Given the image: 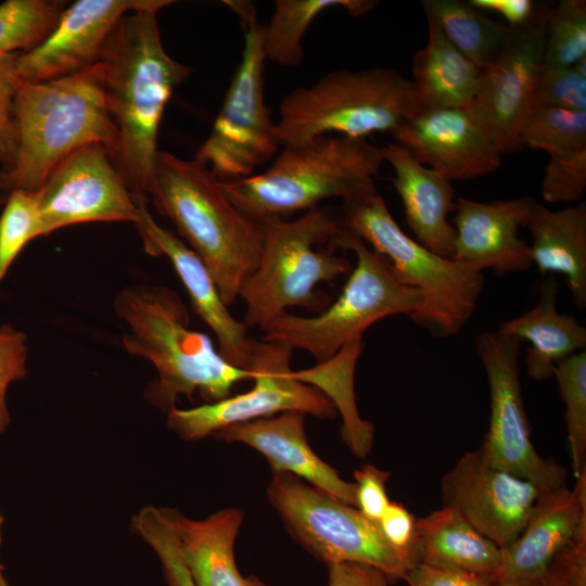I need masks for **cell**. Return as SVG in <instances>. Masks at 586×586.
Here are the masks:
<instances>
[{
	"label": "cell",
	"instance_id": "6da1fadb",
	"mask_svg": "<svg viewBox=\"0 0 586 586\" xmlns=\"http://www.w3.org/2000/svg\"><path fill=\"white\" fill-rule=\"evenodd\" d=\"M156 14L136 11L122 17L100 60L106 107L120 139L117 167L133 196L145 199L165 107L174 90L191 75L188 65L166 52Z\"/></svg>",
	"mask_w": 586,
	"mask_h": 586
},
{
	"label": "cell",
	"instance_id": "7a4b0ae2",
	"mask_svg": "<svg viewBox=\"0 0 586 586\" xmlns=\"http://www.w3.org/2000/svg\"><path fill=\"white\" fill-rule=\"evenodd\" d=\"M117 317L127 326L125 349L150 361L157 378L144 397L166 413L179 396L198 392L207 403L229 396L251 371L230 365L202 332L190 328L189 310L181 297L164 285L131 284L114 300Z\"/></svg>",
	"mask_w": 586,
	"mask_h": 586
},
{
	"label": "cell",
	"instance_id": "3957f363",
	"mask_svg": "<svg viewBox=\"0 0 586 586\" xmlns=\"http://www.w3.org/2000/svg\"><path fill=\"white\" fill-rule=\"evenodd\" d=\"M15 115L18 149L13 166L0 170V205L14 191L38 192L62 160L87 144L104 145L117 165L120 139L106 107L101 62L58 79H21Z\"/></svg>",
	"mask_w": 586,
	"mask_h": 586
},
{
	"label": "cell",
	"instance_id": "277c9868",
	"mask_svg": "<svg viewBox=\"0 0 586 586\" xmlns=\"http://www.w3.org/2000/svg\"><path fill=\"white\" fill-rule=\"evenodd\" d=\"M148 195L203 262L224 303L231 305L258 265L262 224L226 196L206 165L167 151L157 152Z\"/></svg>",
	"mask_w": 586,
	"mask_h": 586
},
{
	"label": "cell",
	"instance_id": "5b68a950",
	"mask_svg": "<svg viewBox=\"0 0 586 586\" xmlns=\"http://www.w3.org/2000/svg\"><path fill=\"white\" fill-rule=\"evenodd\" d=\"M383 162L382 148L367 139L320 136L282 146L264 171L220 183L240 211L262 222L310 211L327 199L377 191L374 177Z\"/></svg>",
	"mask_w": 586,
	"mask_h": 586
},
{
	"label": "cell",
	"instance_id": "8992f818",
	"mask_svg": "<svg viewBox=\"0 0 586 586\" xmlns=\"http://www.w3.org/2000/svg\"><path fill=\"white\" fill-rule=\"evenodd\" d=\"M421 111L411 79L393 68L335 69L284 95L276 128L281 148L320 136L367 139Z\"/></svg>",
	"mask_w": 586,
	"mask_h": 586
},
{
	"label": "cell",
	"instance_id": "52a82bcc",
	"mask_svg": "<svg viewBox=\"0 0 586 586\" xmlns=\"http://www.w3.org/2000/svg\"><path fill=\"white\" fill-rule=\"evenodd\" d=\"M342 225L383 257L403 285L419 291L424 303L409 318L432 336L456 335L476 309L483 272L444 258L409 238L377 192L343 201Z\"/></svg>",
	"mask_w": 586,
	"mask_h": 586
},
{
	"label": "cell",
	"instance_id": "ba28073f",
	"mask_svg": "<svg viewBox=\"0 0 586 586\" xmlns=\"http://www.w3.org/2000/svg\"><path fill=\"white\" fill-rule=\"evenodd\" d=\"M263 247L255 271L242 285L239 297L246 306L244 324L263 331L292 306L324 309L329 302L316 286L349 275L352 263L330 249L342 222L322 208L305 212L294 220L270 218L262 222Z\"/></svg>",
	"mask_w": 586,
	"mask_h": 586
},
{
	"label": "cell",
	"instance_id": "9c48e42d",
	"mask_svg": "<svg viewBox=\"0 0 586 586\" xmlns=\"http://www.w3.org/2000/svg\"><path fill=\"white\" fill-rule=\"evenodd\" d=\"M333 246L349 250L356 256L340 296L315 317L282 314L262 336L263 341L304 349L318 364L332 358L351 340L362 337L374 322L398 314L410 317L424 303L419 291L400 284L385 259L343 225Z\"/></svg>",
	"mask_w": 586,
	"mask_h": 586
},
{
	"label": "cell",
	"instance_id": "30bf717a",
	"mask_svg": "<svg viewBox=\"0 0 586 586\" xmlns=\"http://www.w3.org/2000/svg\"><path fill=\"white\" fill-rule=\"evenodd\" d=\"M224 3L238 15L244 44L212 131L194 158L220 181H234L254 175L258 167L272 162L281 144L276 123L265 104L264 26L258 24L252 2L226 0Z\"/></svg>",
	"mask_w": 586,
	"mask_h": 586
},
{
	"label": "cell",
	"instance_id": "8fae6325",
	"mask_svg": "<svg viewBox=\"0 0 586 586\" xmlns=\"http://www.w3.org/2000/svg\"><path fill=\"white\" fill-rule=\"evenodd\" d=\"M267 496L293 538L326 564L368 563L390 579H403L413 565L411 553L390 544L378 522L291 473L273 472Z\"/></svg>",
	"mask_w": 586,
	"mask_h": 586
},
{
	"label": "cell",
	"instance_id": "7c38bea8",
	"mask_svg": "<svg viewBox=\"0 0 586 586\" xmlns=\"http://www.w3.org/2000/svg\"><path fill=\"white\" fill-rule=\"evenodd\" d=\"M521 342L498 331L475 337L491 395L489 425L480 450L489 464L549 492L566 486V470L539 456L532 444L519 373Z\"/></svg>",
	"mask_w": 586,
	"mask_h": 586
},
{
	"label": "cell",
	"instance_id": "4fadbf2b",
	"mask_svg": "<svg viewBox=\"0 0 586 586\" xmlns=\"http://www.w3.org/2000/svg\"><path fill=\"white\" fill-rule=\"evenodd\" d=\"M292 352L284 344L255 341L247 367L254 381L250 391L190 409L175 407L167 412L168 426L184 441H196L227 426L284 411L335 418L334 404L319 388L294 377Z\"/></svg>",
	"mask_w": 586,
	"mask_h": 586
},
{
	"label": "cell",
	"instance_id": "5bb4252c",
	"mask_svg": "<svg viewBox=\"0 0 586 586\" xmlns=\"http://www.w3.org/2000/svg\"><path fill=\"white\" fill-rule=\"evenodd\" d=\"M42 235L86 222H132L140 211L106 148L90 143L71 153L37 192Z\"/></svg>",
	"mask_w": 586,
	"mask_h": 586
},
{
	"label": "cell",
	"instance_id": "9a60e30c",
	"mask_svg": "<svg viewBox=\"0 0 586 586\" xmlns=\"http://www.w3.org/2000/svg\"><path fill=\"white\" fill-rule=\"evenodd\" d=\"M549 10L537 3L525 24L510 27L504 49L484 71L479 94L468 106L501 154L521 149L520 131L535 106Z\"/></svg>",
	"mask_w": 586,
	"mask_h": 586
},
{
	"label": "cell",
	"instance_id": "2e32d148",
	"mask_svg": "<svg viewBox=\"0 0 586 586\" xmlns=\"http://www.w3.org/2000/svg\"><path fill=\"white\" fill-rule=\"evenodd\" d=\"M443 507L457 511L499 548L522 532L542 493L534 484L489 464L480 449L464 453L442 477Z\"/></svg>",
	"mask_w": 586,
	"mask_h": 586
},
{
	"label": "cell",
	"instance_id": "e0dca14e",
	"mask_svg": "<svg viewBox=\"0 0 586 586\" xmlns=\"http://www.w3.org/2000/svg\"><path fill=\"white\" fill-rule=\"evenodd\" d=\"M170 0H77L67 5L52 34L33 51L21 53L20 78L40 82L65 77L100 62L118 22L136 11L158 12Z\"/></svg>",
	"mask_w": 586,
	"mask_h": 586
},
{
	"label": "cell",
	"instance_id": "ac0fdd59",
	"mask_svg": "<svg viewBox=\"0 0 586 586\" xmlns=\"http://www.w3.org/2000/svg\"><path fill=\"white\" fill-rule=\"evenodd\" d=\"M392 137L450 181L484 176L501 164L500 151L468 106L421 111Z\"/></svg>",
	"mask_w": 586,
	"mask_h": 586
},
{
	"label": "cell",
	"instance_id": "d6986e66",
	"mask_svg": "<svg viewBox=\"0 0 586 586\" xmlns=\"http://www.w3.org/2000/svg\"><path fill=\"white\" fill-rule=\"evenodd\" d=\"M535 203L531 196L486 203L457 198L451 259L498 276L528 269L533 265L530 244L518 231L526 228Z\"/></svg>",
	"mask_w": 586,
	"mask_h": 586
},
{
	"label": "cell",
	"instance_id": "ffe728a7",
	"mask_svg": "<svg viewBox=\"0 0 586 586\" xmlns=\"http://www.w3.org/2000/svg\"><path fill=\"white\" fill-rule=\"evenodd\" d=\"M139 220L135 224L144 251L166 256L186 288L195 314L216 336L219 354L232 366L247 370L255 341L247 328L228 310L209 272L199 256L169 230L160 226L146 206V199L135 196Z\"/></svg>",
	"mask_w": 586,
	"mask_h": 586
},
{
	"label": "cell",
	"instance_id": "44dd1931",
	"mask_svg": "<svg viewBox=\"0 0 586 586\" xmlns=\"http://www.w3.org/2000/svg\"><path fill=\"white\" fill-rule=\"evenodd\" d=\"M586 523V473L566 486L542 492L520 535L500 548L496 582L540 577Z\"/></svg>",
	"mask_w": 586,
	"mask_h": 586
},
{
	"label": "cell",
	"instance_id": "7402d4cb",
	"mask_svg": "<svg viewBox=\"0 0 586 586\" xmlns=\"http://www.w3.org/2000/svg\"><path fill=\"white\" fill-rule=\"evenodd\" d=\"M305 413L284 411L227 426L214 434L218 440L242 443L263 454L273 472L291 473L327 494L356 507V487L321 460L305 434Z\"/></svg>",
	"mask_w": 586,
	"mask_h": 586
},
{
	"label": "cell",
	"instance_id": "603a6c76",
	"mask_svg": "<svg viewBox=\"0 0 586 586\" xmlns=\"http://www.w3.org/2000/svg\"><path fill=\"white\" fill-rule=\"evenodd\" d=\"M382 153L394 170L391 181L418 242L438 256L451 258L456 237L447 218L456 202L451 181L395 142L382 148Z\"/></svg>",
	"mask_w": 586,
	"mask_h": 586
},
{
	"label": "cell",
	"instance_id": "cb8c5ba5",
	"mask_svg": "<svg viewBox=\"0 0 586 586\" xmlns=\"http://www.w3.org/2000/svg\"><path fill=\"white\" fill-rule=\"evenodd\" d=\"M526 228L530 230L532 264L540 275L565 278L574 305L586 307V203L551 211L534 204Z\"/></svg>",
	"mask_w": 586,
	"mask_h": 586
},
{
	"label": "cell",
	"instance_id": "d4e9b609",
	"mask_svg": "<svg viewBox=\"0 0 586 586\" xmlns=\"http://www.w3.org/2000/svg\"><path fill=\"white\" fill-rule=\"evenodd\" d=\"M163 511L196 586H246L234 560L242 511L227 508L203 520L190 519L175 509L163 508Z\"/></svg>",
	"mask_w": 586,
	"mask_h": 586
},
{
	"label": "cell",
	"instance_id": "484cf974",
	"mask_svg": "<svg viewBox=\"0 0 586 586\" xmlns=\"http://www.w3.org/2000/svg\"><path fill=\"white\" fill-rule=\"evenodd\" d=\"M558 283L553 276L544 279L536 305L525 314L500 323L498 332L530 342L525 366L534 381L553 377L555 366L563 358L584 351L586 329L570 315L557 309Z\"/></svg>",
	"mask_w": 586,
	"mask_h": 586
},
{
	"label": "cell",
	"instance_id": "4316f807",
	"mask_svg": "<svg viewBox=\"0 0 586 586\" xmlns=\"http://www.w3.org/2000/svg\"><path fill=\"white\" fill-rule=\"evenodd\" d=\"M409 549L413 564L462 570L495 579L500 568V548L448 507L415 521Z\"/></svg>",
	"mask_w": 586,
	"mask_h": 586
},
{
	"label": "cell",
	"instance_id": "83f0119b",
	"mask_svg": "<svg viewBox=\"0 0 586 586\" xmlns=\"http://www.w3.org/2000/svg\"><path fill=\"white\" fill-rule=\"evenodd\" d=\"M426 44L412 56L411 79L422 111L469 106L477 97L484 69L464 56L425 14Z\"/></svg>",
	"mask_w": 586,
	"mask_h": 586
},
{
	"label": "cell",
	"instance_id": "f1b7e54d",
	"mask_svg": "<svg viewBox=\"0 0 586 586\" xmlns=\"http://www.w3.org/2000/svg\"><path fill=\"white\" fill-rule=\"evenodd\" d=\"M362 348V337H357L315 368L294 371L298 381L316 386L334 404L343 418L342 437L359 458L371 450L374 435L372 423L359 417L354 393L355 366Z\"/></svg>",
	"mask_w": 586,
	"mask_h": 586
},
{
	"label": "cell",
	"instance_id": "f546056e",
	"mask_svg": "<svg viewBox=\"0 0 586 586\" xmlns=\"http://www.w3.org/2000/svg\"><path fill=\"white\" fill-rule=\"evenodd\" d=\"M379 4L374 0H277L263 30L266 61L283 67L298 66L304 59L303 38L321 12L341 8L353 17L365 15Z\"/></svg>",
	"mask_w": 586,
	"mask_h": 586
},
{
	"label": "cell",
	"instance_id": "4dcf8cb0",
	"mask_svg": "<svg viewBox=\"0 0 586 586\" xmlns=\"http://www.w3.org/2000/svg\"><path fill=\"white\" fill-rule=\"evenodd\" d=\"M422 7L446 38L476 66L485 71L497 60L509 26L495 22L469 1L424 0Z\"/></svg>",
	"mask_w": 586,
	"mask_h": 586
},
{
	"label": "cell",
	"instance_id": "1f68e13d",
	"mask_svg": "<svg viewBox=\"0 0 586 586\" xmlns=\"http://www.w3.org/2000/svg\"><path fill=\"white\" fill-rule=\"evenodd\" d=\"M67 1L7 0L0 3V52L26 53L54 30Z\"/></svg>",
	"mask_w": 586,
	"mask_h": 586
},
{
	"label": "cell",
	"instance_id": "d6a6232c",
	"mask_svg": "<svg viewBox=\"0 0 586 586\" xmlns=\"http://www.w3.org/2000/svg\"><path fill=\"white\" fill-rule=\"evenodd\" d=\"M519 144L549 156L585 150L586 111L535 105L521 128Z\"/></svg>",
	"mask_w": 586,
	"mask_h": 586
},
{
	"label": "cell",
	"instance_id": "836d02e7",
	"mask_svg": "<svg viewBox=\"0 0 586 586\" xmlns=\"http://www.w3.org/2000/svg\"><path fill=\"white\" fill-rule=\"evenodd\" d=\"M575 479L586 473V353H574L555 366Z\"/></svg>",
	"mask_w": 586,
	"mask_h": 586
},
{
	"label": "cell",
	"instance_id": "e575fe53",
	"mask_svg": "<svg viewBox=\"0 0 586 586\" xmlns=\"http://www.w3.org/2000/svg\"><path fill=\"white\" fill-rule=\"evenodd\" d=\"M586 58V1L561 0L550 8L543 63L571 67Z\"/></svg>",
	"mask_w": 586,
	"mask_h": 586
},
{
	"label": "cell",
	"instance_id": "d590c367",
	"mask_svg": "<svg viewBox=\"0 0 586 586\" xmlns=\"http://www.w3.org/2000/svg\"><path fill=\"white\" fill-rule=\"evenodd\" d=\"M42 237L37 192L14 191L0 216V281L24 246Z\"/></svg>",
	"mask_w": 586,
	"mask_h": 586
},
{
	"label": "cell",
	"instance_id": "8d00e7d4",
	"mask_svg": "<svg viewBox=\"0 0 586 586\" xmlns=\"http://www.w3.org/2000/svg\"><path fill=\"white\" fill-rule=\"evenodd\" d=\"M131 526L156 553L168 586H196L181 556L177 535L163 508L145 506L136 513Z\"/></svg>",
	"mask_w": 586,
	"mask_h": 586
},
{
	"label": "cell",
	"instance_id": "74e56055",
	"mask_svg": "<svg viewBox=\"0 0 586 586\" xmlns=\"http://www.w3.org/2000/svg\"><path fill=\"white\" fill-rule=\"evenodd\" d=\"M586 189V149L569 155L549 156L540 186L549 203L571 204L582 200Z\"/></svg>",
	"mask_w": 586,
	"mask_h": 586
},
{
	"label": "cell",
	"instance_id": "f35d334b",
	"mask_svg": "<svg viewBox=\"0 0 586 586\" xmlns=\"http://www.w3.org/2000/svg\"><path fill=\"white\" fill-rule=\"evenodd\" d=\"M535 105L586 111V77L572 66L543 63L535 90Z\"/></svg>",
	"mask_w": 586,
	"mask_h": 586
},
{
	"label": "cell",
	"instance_id": "ab89813d",
	"mask_svg": "<svg viewBox=\"0 0 586 586\" xmlns=\"http://www.w3.org/2000/svg\"><path fill=\"white\" fill-rule=\"evenodd\" d=\"M21 53L0 52V170L10 169L18 149L15 94L21 81L15 63Z\"/></svg>",
	"mask_w": 586,
	"mask_h": 586
},
{
	"label": "cell",
	"instance_id": "60d3db41",
	"mask_svg": "<svg viewBox=\"0 0 586 586\" xmlns=\"http://www.w3.org/2000/svg\"><path fill=\"white\" fill-rule=\"evenodd\" d=\"M26 335L10 324L0 327V435L10 425L11 418L7 405V392L15 381L27 373Z\"/></svg>",
	"mask_w": 586,
	"mask_h": 586
},
{
	"label": "cell",
	"instance_id": "b9f144b4",
	"mask_svg": "<svg viewBox=\"0 0 586 586\" xmlns=\"http://www.w3.org/2000/svg\"><path fill=\"white\" fill-rule=\"evenodd\" d=\"M544 579L545 586H586V526L555 557Z\"/></svg>",
	"mask_w": 586,
	"mask_h": 586
},
{
	"label": "cell",
	"instance_id": "7bdbcfd3",
	"mask_svg": "<svg viewBox=\"0 0 586 586\" xmlns=\"http://www.w3.org/2000/svg\"><path fill=\"white\" fill-rule=\"evenodd\" d=\"M356 480V508L367 518L378 522L390 504L385 484L390 473L372 464H365L354 472Z\"/></svg>",
	"mask_w": 586,
	"mask_h": 586
},
{
	"label": "cell",
	"instance_id": "ee69618b",
	"mask_svg": "<svg viewBox=\"0 0 586 586\" xmlns=\"http://www.w3.org/2000/svg\"><path fill=\"white\" fill-rule=\"evenodd\" d=\"M408 586H495L493 576L425 563H415L405 574Z\"/></svg>",
	"mask_w": 586,
	"mask_h": 586
},
{
	"label": "cell",
	"instance_id": "f6af8a7d",
	"mask_svg": "<svg viewBox=\"0 0 586 586\" xmlns=\"http://www.w3.org/2000/svg\"><path fill=\"white\" fill-rule=\"evenodd\" d=\"M328 586H388L390 577L380 569L357 561L327 563Z\"/></svg>",
	"mask_w": 586,
	"mask_h": 586
},
{
	"label": "cell",
	"instance_id": "bcb514c9",
	"mask_svg": "<svg viewBox=\"0 0 586 586\" xmlns=\"http://www.w3.org/2000/svg\"><path fill=\"white\" fill-rule=\"evenodd\" d=\"M415 521L416 519L402 504L390 501L378 523L390 544L410 552Z\"/></svg>",
	"mask_w": 586,
	"mask_h": 586
},
{
	"label": "cell",
	"instance_id": "7dc6e473",
	"mask_svg": "<svg viewBox=\"0 0 586 586\" xmlns=\"http://www.w3.org/2000/svg\"><path fill=\"white\" fill-rule=\"evenodd\" d=\"M469 3L484 13L501 15L509 27L525 24L537 8V2L533 0H470Z\"/></svg>",
	"mask_w": 586,
	"mask_h": 586
},
{
	"label": "cell",
	"instance_id": "c3c4849f",
	"mask_svg": "<svg viewBox=\"0 0 586 586\" xmlns=\"http://www.w3.org/2000/svg\"><path fill=\"white\" fill-rule=\"evenodd\" d=\"M495 586H545L544 575L540 577L513 578L496 582Z\"/></svg>",
	"mask_w": 586,
	"mask_h": 586
},
{
	"label": "cell",
	"instance_id": "681fc988",
	"mask_svg": "<svg viewBox=\"0 0 586 586\" xmlns=\"http://www.w3.org/2000/svg\"><path fill=\"white\" fill-rule=\"evenodd\" d=\"M246 586H266L257 576L251 575L245 577Z\"/></svg>",
	"mask_w": 586,
	"mask_h": 586
},
{
	"label": "cell",
	"instance_id": "f907efd6",
	"mask_svg": "<svg viewBox=\"0 0 586 586\" xmlns=\"http://www.w3.org/2000/svg\"><path fill=\"white\" fill-rule=\"evenodd\" d=\"M3 523H4V518L0 511V546H1V542H2V527H3Z\"/></svg>",
	"mask_w": 586,
	"mask_h": 586
},
{
	"label": "cell",
	"instance_id": "816d5d0a",
	"mask_svg": "<svg viewBox=\"0 0 586 586\" xmlns=\"http://www.w3.org/2000/svg\"><path fill=\"white\" fill-rule=\"evenodd\" d=\"M2 571H0V586H10L9 583L5 579Z\"/></svg>",
	"mask_w": 586,
	"mask_h": 586
},
{
	"label": "cell",
	"instance_id": "f5cc1de1",
	"mask_svg": "<svg viewBox=\"0 0 586 586\" xmlns=\"http://www.w3.org/2000/svg\"><path fill=\"white\" fill-rule=\"evenodd\" d=\"M2 570H3V566H2V564L0 563V571H2Z\"/></svg>",
	"mask_w": 586,
	"mask_h": 586
}]
</instances>
